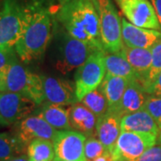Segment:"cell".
<instances>
[{"instance_id": "cell-1", "label": "cell", "mask_w": 161, "mask_h": 161, "mask_svg": "<svg viewBox=\"0 0 161 161\" xmlns=\"http://www.w3.org/2000/svg\"><path fill=\"white\" fill-rule=\"evenodd\" d=\"M23 5V32L15 45V52L24 63L40 58L52 39L54 18L51 2L28 0Z\"/></svg>"}, {"instance_id": "cell-2", "label": "cell", "mask_w": 161, "mask_h": 161, "mask_svg": "<svg viewBox=\"0 0 161 161\" xmlns=\"http://www.w3.org/2000/svg\"><path fill=\"white\" fill-rule=\"evenodd\" d=\"M54 22L66 33L81 40L98 50H105L102 45L99 19L94 0H55L51 2Z\"/></svg>"}, {"instance_id": "cell-3", "label": "cell", "mask_w": 161, "mask_h": 161, "mask_svg": "<svg viewBox=\"0 0 161 161\" xmlns=\"http://www.w3.org/2000/svg\"><path fill=\"white\" fill-rule=\"evenodd\" d=\"M4 92L22 94L37 106L46 100L41 76L31 73L18 60L0 70V92Z\"/></svg>"}, {"instance_id": "cell-4", "label": "cell", "mask_w": 161, "mask_h": 161, "mask_svg": "<svg viewBox=\"0 0 161 161\" xmlns=\"http://www.w3.org/2000/svg\"><path fill=\"white\" fill-rule=\"evenodd\" d=\"M99 19V31L104 49L110 54H120L125 44L122 21L112 0H94Z\"/></svg>"}, {"instance_id": "cell-5", "label": "cell", "mask_w": 161, "mask_h": 161, "mask_svg": "<svg viewBox=\"0 0 161 161\" xmlns=\"http://www.w3.org/2000/svg\"><path fill=\"white\" fill-rule=\"evenodd\" d=\"M23 25V3L18 0H3L0 6V49H15Z\"/></svg>"}, {"instance_id": "cell-6", "label": "cell", "mask_w": 161, "mask_h": 161, "mask_svg": "<svg viewBox=\"0 0 161 161\" xmlns=\"http://www.w3.org/2000/svg\"><path fill=\"white\" fill-rule=\"evenodd\" d=\"M106 54L105 50L93 51L85 63L76 69L75 83L78 102L102 83L106 76Z\"/></svg>"}, {"instance_id": "cell-7", "label": "cell", "mask_w": 161, "mask_h": 161, "mask_svg": "<svg viewBox=\"0 0 161 161\" xmlns=\"http://www.w3.org/2000/svg\"><path fill=\"white\" fill-rule=\"evenodd\" d=\"M157 136L136 132H121L112 152L113 161H134L157 144Z\"/></svg>"}, {"instance_id": "cell-8", "label": "cell", "mask_w": 161, "mask_h": 161, "mask_svg": "<svg viewBox=\"0 0 161 161\" xmlns=\"http://www.w3.org/2000/svg\"><path fill=\"white\" fill-rule=\"evenodd\" d=\"M37 104L31 98L15 92H0V125H16L33 113Z\"/></svg>"}, {"instance_id": "cell-9", "label": "cell", "mask_w": 161, "mask_h": 161, "mask_svg": "<svg viewBox=\"0 0 161 161\" xmlns=\"http://www.w3.org/2000/svg\"><path fill=\"white\" fill-rule=\"evenodd\" d=\"M95 50L98 49L66 33L64 38L60 58L56 63V68L62 75H68L85 63Z\"/></svg>"}, {"instance_id": "cell-10", "label": "cell", "mask_w": 161, "mask_h": 161, "mask_svg": "<svg viewBox=\"0 0 161 161\" xmlns=\"http://www.w3.org/2000/svg\"><path fill=\"white\" fill-rule=\"evenodd\" d=\"M129 23L145 29L160 31L154 7L150 0H114Z\"/></svg>"}, {"instance_id": "cell-11", "label": "cell", "mask_w": 161, "mask_h": 161, "mask_svg": "<svg viewBox=\"0 0 161 161\" xmlns=\"http://www.w3.org/2000/svg\"><path fill=\"white\" fill-rule=\"evenodd\" d=\"M53 142L54 161H87L84 152L86 136L74 130L58 131Z\"/></svg>"}, {"instance_id": "cell-12", "label": "cell", "mask_w": 161, "mask_h": 161, "mask_svg": "<svg viewBox=\"0 0 161 161\" xmlns=\"http://www.w3.org/2000/svg\"><path fill=\"white\" fill-rule=\"evenodd\" d=\"M46 101L60 106H72L77 103L75 81L49 75H40Z\"/></svg>"}, {"instance_id": "cell-13", "label": "cell", "mask_w": 161, "mask_h": 161, "mask_svg": "<svg viewBox=\"0 0 161 161\" xmlns=\"http://www.w3.org/2000/svg\"><path fill=\"white\" fill-rule=\"evenodd\" d=\"M16 125L14 134L26 146L35 139L53 141L58 132V130L53 128L38 115H29Z\"/></svg>"}, {"instance_id": "cell-14", "label": "cell", "mask_w": 161, "mask_h": 161, "mask_svg": "<svg viewBox=\"0 0 161 161\" xmlns=\"http://www.w3.org/2000/svg\"><path fill=\"white\" fill-rule=\"evenodd\" d=\"M122 36L125 46L128 47L151 49L161 40V31L145 29L129 23L125 18L121 17Z\"/></svg>"}, {"instance_id": "cell-15", "label": "cell", "mask_w": 161, "mask_h": 161, "mask_svg": "<svg viewBox=\"0 0 161 161\" xmlns=\"http://www.w3.org/2000/svg\"><path fill=\"white\" fill-rule=\"evenodd\" d=\"M121 118L117 112L108 110L97 119L96 136L111 154L121 133Z\"/></svg>"}, {"instance_id": "cell-16", "label": "cell", "mask_w": 161, "mask_h": 161, "mask_svg": "<svg viewBox=\"0 0 161 161\" xmlns=\"http://www.w3.org/2000/svg\"><path fill=\"white\" fill-rule=\"evenodd\" d=\"M150 94L137 80H130L124 93L117 113L122 116L143 110Z\"/></svg>"}, {"instance_id": "cell-17", "label": "cell", "mask_w": 161, "mask_h": 161, "mask_svg": "<svg viewBox=\"0 0 161 161\" xmlns=\"http://www.w3.org/2000/svg\"><path fill=\"white\" fill-rule=\"evenodd\" d=\"M120 54L130 64L136 75L137 80L145 88L152 62L151 49L128 47L125 46Z\"/></svg>"}, {"instance_id": "cell-18", "label": "cell", "mask_w": 161, "mask_h": 161, "mask_svg": "<svg viewBox=\"0 0 161 161\" xmlns=\"http://www.w3.org/2000/svg\"><path fill=\"white\" fill-rule=\"evenodd\" d=\"M69 119L74 131L80 132L89 138L96 135L98 118L82 103L77 102L69 106Z\"/></svg>"}, {"instance_id": "cell-19", "label": "cell", "mask_w": 161, "mask_h": 161, "mask_svg": "<svg viewBox=\"0 0 161 161\" xmlns=\"http://www.w3.org/2000/svg\"><path fill=\"white\" fill-rule=\"evenodd\" d=\"M121 132H136L158 135L159 128L153 117L145 110L129 114L121 118Z\"/></svg>"}, {"instance_id": "cell-20", "label": "cell", "mask_w": 161, "mask_h": 161, "mask_svg": "<svg viewBox=\"0 0 161 161\" xmlns=\"http://www.w3.org/2000/svg\"><path fill=\"white\" fill-rule=\"evenodd\" d=\"M37 115L58 131L73 130L69 119V107L60 106L46 101L40 105Z\"/></svg>"}, {"instance_id": "cell-21", "label": "cell", "mask_w": 161, "mask_h": 161, "mask_svg": "<svg viewBox=\"0 0 161 161\" xmlns=\"http://www.w3.org/2000/svg\"><path fill=\"white\" fill-rule=\"evenodd\" d=\"M130 80L117 76L106 75L100 88L107 99L108 111L117 112L124 93Z\"/></svg>"}, {"instance_id": "cell-22", "label": "cell", "mask_w": 161, "mask_h": 161, "mask_svg": "<svg viewBox=\"0 0 161 161\" xmlns=\"http://www.w3.org/2000/svg\"><path fill=\"white\" fill-rule=\"evenodd\" d=\"M106 75L125 78L128 80H137L134 71L121 54L107 53L105 58Z\"/></svg>"}, {"instance_id": "cell-23", "label": "cell", "mask_w": 161, "mask_h": 161, "mask_svg": "<svg viewBox=\"0 0 161 161\" xmlns=\"http://www.w3.org/2000/svg\"><path fill=\"white\" fill-rule=\"evenodd\" d=\"M26 153L29 161H54L53 142L45 139H35L27 146Z\"/></svg>"}, {"instance_id": "cell-24", "label": "cell", "mask_w": 161, "mask_h": 161, "mask_svg": "<svg viewBox=\"0 0 161 161\" xmlns=\"http://www.w3.org/2000/svg\"><path fill=\"white\" fill-rule=\"evenodd\" d=\"M26 150L27 146L14 133L0 132V160L23 155Z\"/></svg>"}, {"instance_id": "cell-25", "label": "cell", "mask_w": 161, "mask_h": 161, "mask_svg": "<svg viewBox=\"0 0 161 161\" xmlns=\"http://www.w3.org/2000/svg\"><path fill=\"white\" fill-rule=\"evenodd\" d=\"M80 103L83 104L88 109L91 110L92 113L97 116V118L104 115L108 110L107 99L104 96L100 86L90 93H88L86 96L81 99Z\"/></svg>"}, {"instance_id": "cell-26", "label": "cell", "mask_w": 161, "mask_h": 161, "mask_svg": "<svg viewBox=\"0 0 161 161\" xmlns=\"http://www.w3.org/2000/svg\"><path fill=\"white\" fill-rule=\"evenodd\" d=\"M151 53H152V62L145 84L146 92L153 83L158 75L161 73V40H158L151 48Z\"/></svg>"}, {"instance_id": "cell-27", "label": "cell", "mask_w": 161, "mask_h": 161, "mask_svg": "<svg viewBox=\"0 0 161 161\" xmlns=\"http://www.w3.org/2000/svg\"><path fill=\"white\" fill-rule=\"evenodd\" d=\"M107 151L105 146L101 143L98 139L94 137H90L86 139L85 145H84V152L87 161H91Z\"/></svg>"}, {"instance_id": "cell-28", "label": "cell", "mask_w": 161, "mask_h": 161, "mask_svg": "<svg viewBox=\"0 0 161 161\" xmlns=\"http://www.w3.org/2000/svg\"><path fill=\"white\" fill-rule=\"evenodd\" d=\"M143 110L153 117L161 132V97L150 95L144 105Z\"/></svg>"}, {"instance_id": "cell-29", "label": "cell", "mask_w": 161, "mask_h": 161, "mask_svg": "<svg viewBox=\"0 0 161 161\" xmlns=\"http://www.w3.org/2000/svg\"><path fill=\"white\" fill-rule=\"evenodd\" d=\"M134 161H161V145L156 144Z\"/></svg>"}, {"instance_id": "cell-30", "label": "cell", "mask_w": 161, "mask_h": 161, "mask_svg": "<svg viewBox=\"0 0 161 161\" xmlns=\"http://www.w3.org/2000/svg\"><path fill=\"white\" fill-rule=\"evenodd\" d=\"M16 56L17 54L15 52V49H11V50L0 49V70L6 68V66L11 64L13 62L18 60Z\"/></svg>"}, {"instance_id": "cell-31", "label": "cell", "mask_w": 161, "mask_h": 161, "mask_svg": "<svg viewBox=\"0 0 161 161\" xmlns=\"http://www.w3.org/2000/svg\"><path fill=\"white\" fill-rule=\"evenodd\" d=\"M147 92L150 95L153 96H158L161 97V73L158 75V77L156 78L155 80L153 81V83L150 85V87L148 89Z\"/></svg>"}, {"instance_id": "cell-32", "label": "cell", "mask_w": 161, "mask_h": 161, "mask_svg": "<svg viewBox=\"0 0 161 161\" xmlns=\"http://www.w3.org/2000/svg\"><path fill=\"white\" fill-rule=\"evenodd\" d=\"M152 4V6L154 7L156 15L158 18V21L159 23V27H160L161 31V0H150Z\"/></svg>"}, {"instance_id": "cell-33", "label": "cell", "mask_w": 161, "mask_h": 161, "mask_svg": "<svg viewBox=\"0 0 161 161\" xmlns=\"http://www.w3.org/2000/svg\"><path fill=\"white\" fill-rule=\"evenodd\" d=\"M91 161H113L112 158V154L110 153L108 150H107L105 153H103L101 156H99L98 158H94Z\"/></svg>"}, {"instance_id": "cell-34", "label": "cell", "mask_w": 161, "mask_h": 161, "mask_svg": "<svg viewBox=\"0 0 161 161\" xmlns=\"http://www.w3.org/2000/svg\"><path fill=\"white\" fill-rule=\"evenodd\" d=\"M0 161H29V159H28L27 155L23 154V155L16 156V157H14V158H7V159H4V160Z\"/></svg>"}, {"instance_id": "cell-35", "label": "cell", "mask_w": 161, "mask_h": 161, "mask_svg": "<svg viewBox=\"0 0 161 161\" xmlns=\"http://www.w3.org/2000/svg\"><path fill=\"white\" fill-rule=\"evenodd\" d=\"M157 144L161 145V132H159L158 135V138H157Z\"/></svg>"}]
</instances>
